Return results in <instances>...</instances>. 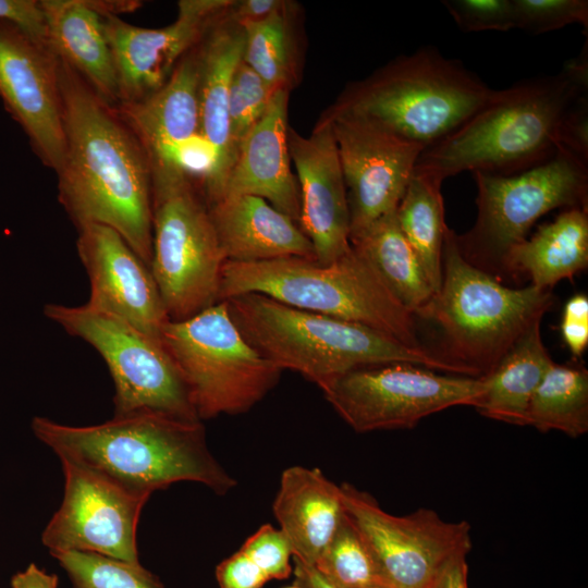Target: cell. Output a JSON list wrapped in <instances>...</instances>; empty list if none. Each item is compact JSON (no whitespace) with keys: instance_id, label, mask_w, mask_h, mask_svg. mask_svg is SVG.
I'll return each instance as SVG.
<instances>
[{"instance_id":"cell-28","label":"cell","mask_w":588,"mask_h":588,"mask_svg":"<svg viewBox=\"0 0 588 588\" xmlns=\"http://www.w3.org/2000/svg\"><path fill=\"white\" fill-rule=\"evenodd\" d=\"M351 245L369 261L395 298L414 316L434 295L415 250L400 228L396 210L352 237Z\"/></svg>"},{"instance_id":"cell-24","label":"cell","mask_w":588,"mask_h":588,"mask_svg":"<svg viewBox=\"0 0 588 588\" xmlns=\"http://www.w3.org/2000/svg\"><path fill=\"white\" fill-rule=\"evenodd\" d=\"M208 208L225 261L316 259L314 246L299 225L264 198L225 195Z\"/></svg>"},{"instance_id":"cell-35","label":"cell","mask_w":588,"mask_h":588,"mask_svg":"<svg viewBox=\"0 0 588 588\" xmlns=\"http://www.w3.org/2000/svg\"><path fill=\"white\" fill-rule=\"evenodd\" d=\"M514 26L543 34L569 24L588 26L587 0H512Z\"/></svg>"},{"instance_id":"cell-15","label":"cell","mask_w":588,"mask_h":588,"mask_svg":"<svg viewBox=\"0 0 588 588\" xmlns=\"http://www.w3.org/2000/svg\"><path fill=\"white\" fill-rule=\"evenodd\" d=\"M356 236L397 209L425 147L365 119L328 110Z\"/></svg>"},{"instance_id":"cell-17","label":"cell","mask_w":588,"mask_h":588,"mask_svg":"<svg viewBox=\"0 0 588 588\" xmlns=\"http://www.w3.org/2000/svg\"><path fill=\"white\" fill-rule=\"evenodd\" d=\"M0 96L41 161L58 172L65 149L58 58L4 20H0Z\"/></svg>"},{"instance_id":"cell-10","label":"cell","mask_w":588,"mask_h":588,"mask_svg":"<svg viewBox=\"0 0 588 588\" xmlns=\"http://www.w3.org/2000/svg\"><path fill=\"white\" fill-rule=\"evenodd\" d=\"M150 271L170 320H183L220 302L225 262L198 185L176 179L151 186Z\"/></svg>"},{"instance_id":"cell-12","label":"cell","mask_w":588,"mask_h":588,"mask_svg":"<svg viewBox=\"0 0 588 588\" xmlns=\"http://www.w3.org/2000/svg\"><path fill=\"white\" fill-rule=\"evenodd\" d=\"M486 388L485 378L389 363L347 371L321 391L352 429L370 432L413 428L424 418L453 406L474 407Z\"/></svg>"},{"instance_id":"cell-38","label":"cell","mask_w":588,"mask_h":588,"mask_svg":"<svg viewBox=\"0 0 588 588\" xmlns=\"http://www.w3.org/2000/svg\"><path fill=\"white\" fill-rule=\"evenodd\" d=\"M561 334L572 355H583L588 345V297L584 293L573 295L564 305Z\"/></svg>"},{"instance_id":"cell-29","label":"cell","mask_w":588,"mask_h":588,"mask_svg":"<svg viewBox=\"0 0 588 588\" xmlns=\"http://www.w3.org/2000/svg\"><path fill=\"white\" fill-rule=\"evenodd\" d=\"M441 185L414 172L396 209L400 228L415 250L434 294L441 285V256L446 229Z\"/></svg>"},{"instance_id":"cell-21","label":"cell","mask_w":588,"mask_h":588,"mask_svg":"<svg viewBox=\"0 0 588 588\" xmlns=\"http://www.w3.org/2000/svg\"><path fill=\"white\" fill-rule=\"evenodd\" d=\"M289 94L278 89L262 118L242 140L219 198L257 196L298 224L299 192L287 139Z\"/></svg>"},{"instance_id":"cell-4","label":"cell","mask_w":588,"mask_h":588,"mask_svg":"<svg viewBox=\"0 0 588 588\" xmlns=\"http://www.w3.org/2000/svg\"><path fill=\"white\" fill-rule=\"evenodd\" d=\"M441 285L415 317L439 333L436 356L456 376L488 377L504 354L552 305L550 289H512L464 259L456 233L446 226Z\"/></svg>"},{"instance_id":"cell-13","label":"cell","mask_w":588,"mask_h":588,"mask_svg":"<svg viewBox=\"0 0 588 588\" xmlns=\"http://www.w3.org/2000/svg\"><path fill=\"white\" fill-rule=\"evenodd\" d=\"M345 512L368 546L385 588H433L448 563L471 550L470 525L419 509L385 512L369 493L342 483Z\"/></svg>"},{"instance_id":"cell-23","label":"cell","mask_w":588,"mask_h":588,"mask_svg":"<svg viewBox=\"0 0 588 588\" xmlns=\"http://www.w3.org/2000/svg\"><path fill=\"white\" fill-rule=\"evenodd\" d=\"M47 46L105 102L120 103L118 75L102 26L113 1L40 0Z\"/></svg>"},{"instance_id":"cell-43","label":"cell","mask_w":588,"mask_h":588,"mask_svg":"<svg viewBox=\"0 0 588 588\" xmlns=\"http://www.w3.org/2000/svg\"><path fill=\"white\" fill-rule=\"evenodd\" d=\"M467 575L466 555H458L448 563L433 588H468Z\"/></svg>"},{"instance_id":"cell-9","label":"cell","mask_w":588,"mask_h":588,"mask_svg":"<svg viewBox=\"0 0 588 588\" xmlns=\"http://www.w3.org/2000/svg\"><path fill=\"white\" fill-rule=\"evenodd\" d=\"M473 174L477 218L469 231L456 234V243L466 261L497 279L511 248L541 216L560 207L587 208L588 161L565 149L516 174Z\"/></svg>"},{"instance_id":"cell-2","label":"cell","mask_w":588,"mask_h":588,"mask_svg":"<svg viewBox=\"0 0 588 588\" xmlns=\"http://www.w3.org/2000/svg\"><path fill=\"white\" fill-rule=\"evenodd\" d=\"M588 90L587 45L554 75L495 90L461 126L420 154L415 173L442 184L464 171L512 175L562 148L569 111Z\"/></svg>"},{"instance_id":"cell-25","label":"cell","mask_w":588,"mask_h":588,"mask_svg":"<svg viewBox=\"0 0 588 588\" xmlns=\"http://www.w3.org/2000/svg\"><path fill=\"white\" fill-rule=\"evenodd\" d=\"M272 507L294 559L309 565H315L346 516L341 486L320 469L304 466L283 470Z\"/></svg>"},{"instance_id":"cell-37","label":"cell","mask_w":588,"mask_h":588,"mask_svg":"<svg viewBox=\"0 0 588 588\" xmlns=\"http://www.w3.org/2000/svg\"><path fill=\"white\" fill-rule=\"evenodd\" d=\"M442 3L463 32L515 28L512 0H444Z\"/></svg>"},{"instance_id":"cell-20","label":"cell","mask_w":588,"mask_h":588,"mask_svg":"<svg viewBox=\"0 0 588 588\" xmlns=\"http://www.w3.org/2000/svg\"><path fill=\"white\" fill-rule=\"evenodd\" d=\"M77 229V253L90 285L87 304L160 339L170 319L150 268L110 226L90 223Z\"/></svg>"},{"instance_id":"cell-30","label":"cell","mask_w":588,"mask_h":588,"mask_svg":"<svg viewBox=\"0 0 588 588\" xmlns=\"http://www.w3.org/2000/svg\"><path fill=\"white\" fill-rule=\"evenodd\" d=\"M527 426L539 431H561L572 438L588 431V371L583 366L548 368L532 394Z\"/></svg>"},{"instance_id":"cell-22","label":"cell","mask_w":588,"mask_h":588,"mask_svg":"<svg viewBox=\"0 0 588 588\" xmlns=\"http://www.w3.org/2000/svg\"><path fill=\"white\" fill-rule=\"evenodd\" d=\"M243 51L244 30L228 12L210 26L199 42L200 135L213 156L210 175L203 187L208 205L221 195L234 162L229 131V95Z\"/></svg>"},{"instance_id":"cell-42","label":"cell","mask_w":588,"mask_h":588,"mask_svg":"<svg viewBox=\"0 0 588 588\" xmlns=\"http://www.w3.org/2000/svg\"><path fill=\"white\" fill-rule=\"evenodd\" d=\"M11 588H58V576L48 574L32 563L12 577Z\"/></svg>"},{"instance_id":"cell-7","label":"cell","mask_w":588,"mask_h":588,"mask_svg":"<svg viewBox=\"0 0 588 588\" xmlns=\"http://www.w3.org/2000/svg\"><path fill=\"white\" fill-rule=\"evenodd\" d=\"M493 93L460 61L424 47L350 85L329 110L370 121L426 149L467 121Z\"/></svg>"},{"instance_id":"cell-39","label":"cell","mask_w":588,"mask_h":588,"mask_svg":"<svg viewBox=\"0 0 588 588\" xmlns=\"http://www.w3.org/2000/svg\"><path fill=\"white\" fill-rule=\"evenodd\" d=\"M216 578L220 588H262L269 580L241 550L218 564Z\"/></svg>"},{"instance_id":"cell-32","label":"cell","mask_w":588,"mask_h":588,"mask_svg":"<svg viewBox=\"0 0 588 588\" xmlns=\"http://www.w3.org/2000/svg\"><path fill=\"white\" fill-rule=\"evenodd\" d=\"M315 567L339 588H385L368 546L347 514Z\"/></svg>"},{"instance_id":"cell-6","label":"cell","mask_w":588,"mask_h":588,"mask_svg":"<svg viewBox=\"0 0 588 588\" xmlns=\"http://www.w3.org/2000/svg\"><path fill=\"white\" fill-rule=\"evenodd\" d=\"M257 293L302 310L367 326L413 348H425L416 317L391 293L369 261L351 249L329 264L286 257L225 261L220 301Z\"/></svg>"},{"instance_id":"cell-26","label":"cell","mask_w":588,"mask_h":588,"mask_svg":"<svg viewBox=\"0 0 588 588\" xmlns=\"http://www.w3.org/2000/svg\"><path fill=\"white\" fill-rule=\"evenodd\" d=\"M588 264V210L574 207L538 228L530 240L506 255L503 275L526 274L539 289H551Z\"/></svg>"},{"instance_id":"cell-44","label":"cell","mask_w":588,"mask_h":588,"mask_svg":"<svg viewBox=\"0 0 588 588\" xmlns=\"http://www.w3.org/2000/svg\"><path fill=\"white\" fill-rule=\"evenodd\" d=\"M296 584L303 588H339L324 577L315 565L305 564L294 559Z\"/></svg>"},{"instance_id":"cell-36","label":"cell","mask_w":588,"mask_h":588,"mask_svg":"<svg viewBox=\"0 0 588 588\" xmlns=\"http://www.w3.org/2000/svg\"><path fill=\"white\" fill-rule=\"evenodd\" d=\"M271 579H285L292 573L291 544L280 528L265 524L240 549Z\"/></svg>"},{"instance_id":"cell-27","label":"cell","mask_w":588,"mask_h":588,"mask_svg":"<svg viewBox=\"0 0 588 588\" xmlns=\"http://www.w3.org/2000/svg\"><path fill=\"white\" fill-rule=\"evenodd\" d=\"M540 323L541 319L534 321L485 378L487 388L474 405L481 415L527 426L532 394L553 363L542 342Z\"/></svg>"},{"instance_id":"cell-34","label":"cell","mask_w":588,"mask_h":588,"mask_svg":"<svg viewBox=\"0 0 588 588\" xmlns=\"http://www.w3.org/2000/svg\"><path fill=\"white\" fill-rule=\"evenodd\" d=\"M277 90L243 60L240 62L229 95V131L234 159L242 140L262 118Z\"/></svg>"},{"instance_id":"cell-16","label":"cell","mask_w":588,"mask_h":588,"mask_svg":"<svg viewBox=\"0 0 588 588\" xmlns=\"http://www.w3.org/2000/svg\"><path fill=\"white\" fill-rule=\"evenodd\" d=\"M232 2L182 0L174 22L161 28L139 27L117 14L102 13L103 33L118 75L119 106L140 101L159 89Z\"/></svg>"},{"instance_id":"cell-3","label":"cell","mask_w":588,"mask_h":588,"mask_svg":"<svg viewBox=\"0 0 588 588\" xmlns=\"http://www.w3.org/2000/svg\"><path fill=\"white\" fill-rule=\"evenodd\" d=\"M32 430L61 461L82 465L135 493L150 497L174 482L194 481L223 495L236 485L208 449L199 420L137 411L84 427L35 417Z\"/></svg>"},{"instance_id":"cell-31","label":"cell","mask_w":588,"mask_h":588,"mask_svg":"<svg viewBox=\"0 0 588 588\" xmlns=\"http://www.w3.org/2000/svg\"><path fill=\"white\" fill-rule=\"evenodd\" d=\"M293 3L271 16L242 25L243 61L269 86L291 90L295 79Z\"/></svg>"},{"instance_id":"cell-18","label":"cell","mask_w":588,"mask_h":588,"mask_svg":"<svg viewBox=\"0 0 588 588\" xmlns=\"http://www.w3.org/2000/svg\"><path fill=\"white\" fill-rule=\"evenodd\" d=\"M199 42L180 60L159 89L140 101L114 107L146 154L151 185L188 179L183 171L184 158L203 140Z\"/></svg>"},{"instance_id":"cell-11","label":"cell","mask_w":588,"mask_h":588,"mask_svg":"<svg viewBox=\"0 0 588 588\" xmlns=\"http://www.w3.org/2000/svg\"><path fill=\"white\" fill-rule=\"evenodd\" d=\"M44 314L70 335L90 344L103 358L115 388L114 415L154 411L201 421L179 369L159 338L87 303L81 306L49 303Z\"/></svg>"},{"instance_id":"cell-33","label":"cell","mask_w":588,"mask_h":588,"mask_svg":"<svg viewBox=\"0 0 588 588\" xmlns=\"http://www.w3.org/2000/svg\"><path fill=\"white\" fill-rule=\"evenodd\" d=\"M50 553L68 573L73 588H163L140 563L132 564L91 552Z\"/></svg>"},{"instance_id":"cell-1","label":"cell","mask_w":588,"mask_h":588,"mask_svg":"<svg viewBox=\"0 0 588 588\" xmlns=\"http://www.w3.org/2000/svg\"><path fill=\"white\" fill-rule=\"evenodd\" d=\"M58 62L65 136L59 200L77 228L110 226L149 267L152 193L146 154L118 110Z\"/></svg>"},{"instance_id":"cell-5","label":"cell","mask_w":588,"mask_h":588,"mask_svg":"<svg viewBox=\"0 0 588 588\" xmlns=\"http://www.w3.org/2000/svg\"><path fill=\"white\" fill-rule=\"evenodd\" d=\"M225 302L242 333L259 352L320 390L353 369L389 363L456 376L430 351L409 347L360 323L302 310L257 293Z\"/></svg>"},{"instance_id":"cell-14","label":"cell","mask_w":588,"mask_h":588,"mask_svg":"<svg viewBox=\"0 0 588 588\" xmlns=\"http://www.w3.org/2000/svg\"><path fill=\"white\" fill-rule=\"evenodd\" d=\"M64 494L41 541L54 551L91 552L139 564L136 531L149 495L135 493L82 465L61 461Z\"/></svg>"},{"instance_id":"cell-41","label":"cell","mask_w":588,"mask_h":588,"mask_svg":"<svg viewBox=\"0 0 588 588\" xmlns=\"http://www.w3.org/2000/svg\"><path fill=\"white\" fill-rule=\"evenodd\" d=\"M290 2L283 0H242L233 1L229 17L240 26L262 21L285 9Z\"/></svg>"},{"instance_id":"cell-8","label":"cell","mask_w":588,"mask_h":588,"mask_svg":"<svg viewBox=\"0 0 588 588\" xmlns=\"http://www.w3.org/2000/svg\"><path fill=\"white\" fill-rule=\"evenodd\" d=\"M160 340L200 420L249 411L283 371L245 338L225 301L189 318L169 320Z\"/></svg>"},{"instance_id":"cell-45","label":"cell","mask_w":588,"mask_h":588,"mask_svg":"<svg viewBox=\"0 0 588 588\" xmlns=\"http://www.w3.org/2000/svg\"><path fill=\"white\" fill-rule=\"evenodd\" d=\"M284 588H303V587L295 583L294 585L284 587Z\"/></svg>"},{"instance_id":"cell-19","label":"cell","mask_w":588,"mask_h":588,"mask_svg":"<svg viewBox=\"0 0 588 588\" xmlns=\"http://www.w3.org/2000/svg\"><path fill=\"white\" fill-rule=\"evenodd\" d=\"M287 139L299 192V228L316 260L332 262L351 249V221L330 121L323 115L307 136L289 127Z\"/></svg>"},{"instance_id":"cell-40","label":"cell","mask_w":588,"mask_h":588,"mask_svg":"<svg viewBox=\"0 0 588 588\" xmlns=\"http://www.w3.org/2000/svg\"><path fill=\"white\" fill-rule=\"evenodd\" d=\"M0 20L15 24L29 37L47 46L45 17L40 1L0 0Z\"/></svg>"}]
</instances>
